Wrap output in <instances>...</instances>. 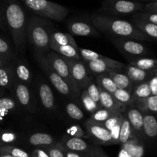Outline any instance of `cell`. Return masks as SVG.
<instances>
[{"label":"cell","instance_id":"7c38bea8","mask_svg":"<svg viewBox=\"0 0 157 157\" xmlns=\"http://www.w3.org/2000/svg\"><path fill=\"white\" fill-rule=\"evenodd\" d=\"M59 143L66 150L78 153L84 157H92V144H88L85 139L64 135Z\"/></svg>","mask_w":157,"mask_h":157},{"label":"cell","instance_id":"bcb514c9","mask_svg":"<svg viewBox=\"0 0 157 157\" xmlns=\"http://www.w3.org/2000/svg\"><path fill=\"white\" fill-rule=\"evenodd\" d=\"M152 95H157V76L155 75L148 81Z\"/></svg>","mask_w":157,"mask_h":157},{"label":"cell","instance_id":"ee69618b","mask_svg":"<svg viewBox=\"0 0 157 157\" xmlns=\"http://www.w3.org/2000/svg\"><path fill=\"white\" fill-rule=\"evenodd\" d=\"M43 149L46 150V152H47L50 157H65L64 152L58 145V143H56L55 145Z\"/></svg>","mask_w":157,"mask_h":157},{"label":"cell","instance_id":"816d5d0a","mask_svg":"<svg viewBox=\"0 0 157 157\" xmlns=\"http://www.w3.org/2000/svg\"><path fill=\"white\" fill-rule=\"evenodd\" d=\"M12 62H13V61H8V60H6L4 59V58L0 57V68H1V67H5V66H7L9 65V64H12Z\"/></svg>","mask_w":157,"mask_h":157},{"label":"cell","instance_id":"9a60e30c","mask_svg":"<svg viewBox=\"0 0 157 157\" xmlns=\"http://www.w3.org/2000/svg\"><path fill=\"white\" fill-rule=\"evenodd\" d=\"M67 29L71 35L82 37H98V30L92 25L85 21H72L67 24Z\"/></svg>","mask_w":157,"mask_h":157},{"label":"cell","instance_id":"4dcf8cb0","mask_svg":"<svg viewBox=\"0 0 157 157\" xmlns=\"http://www.w3.org/2000/svg\"><path fill=\"white\" fill-rule=\"evenodd\" d=\"M133 139H136V138L133 136L131 127H130V123H129V121L127 120V117L124 114V120H123L122 124H121V130H120L119 144H121V145L125 144Z\"/></svg>","mask_w":157,"mask_h":157},{"label":"cell","instance_id":"2e32d148","mask_svg":"<svg viewBox=\"0 0 157 157\" xmlns=\"http://www.w3.org/2000/svg\"><path fill=\"white\" fill-rule=\"evenodd\" d=\"M15 80L29 86L32 80V74L30 67L25 60H15L12 64Z\"/></svg>","mask_w":157,"mask_h":157},{"label":"cell","instance_id":"ba28073f","mask_svg":"<svg viewBox=\"0 0 157 157\" xmlns=\"http://www.w3.org/2000/svg\"><path fill=\"white\" fill-rule=\"evenodd\" d=\"M84 130L92 144L98 146L113 145L111 133L104 124L88 118L84 123Z\"/></svg>","mask_w":157,"mask_h":157},{"label":"cell","instance_id":"4316f807","mask_svg":"<svg viewBox=\"0 0 157 157\" xmlns=\"http://www.w3.org/2000/svg\"><path fill=\"white\" fill-rule=\"evenodd\" d=\"M132 23L140 30L143 33L145 34L149 38L157 40V25L153 23L144 21V20L136 18L134 17L132 18Z\"/></svg>","mask_w":157,"mask_h":157},{"label":"cell","instance_id":"ffe728a7","mask_svg":"<svg viewBox=\"0 0 157 157\" xmlns=\"http://www.w3.org/2000/svg\"><path fill=\"white\" fill-rule=\"evenodd\" d=\"M107 75L113 80L117 89H122V90L131 91L133 84L124 70H115V69H113V70L109 71Z\"/></svg>","mask_w":157,"mask_h":157},{"label":"cell","instance_id":"44dd1931","mask_svg":"<svg viewBox=\"0 0 157 157\" xmlns=\"http://www.w3.org/2000/svg\"><path fill=\"white\" fill-rule=\"evenodd\" d=\"M144 139H154L157 136V120L151 113H144Z\"/></svg>","mask_w":157,"mask_h":157},{"label":"cell","instance_id":"8fae6325","mask_svg":"<svg viewBox=\"0 0 157 157\" xmlns=\"http://www.w3.org/2000/svg\"><path fill=\"white\" fill-rule=\"evenodd\" d=\"M87 67L92 72V74L96 76L100 75L107 74L110 70H124L126 64L121 63L116 60L111 59L107 57H104L102 59H98L93 61L84 62Z\"/></svg>","mask_w":157,"mask_h":157},{"label":"cell","instance_id":"6da1fadb","mask_svg":"<svg viewBox=\"0 0 157 157\" xmlns=\"http://www.w3.org/2000/svg\"><path fill=\"white\" fill-rule=\"evenodd\" d=\"M90 22L100 32L113 38H127L140 41H151L132 22L105 14L90 15Z\"/></svg>","mask_w":157,"mask_h":157},{"label":"cell","instance_id":"7a4b0ae2","mask_svg":"<svg viewBox=\"0 0 157 157\" xmlns=\"http://www.w3.org/2000/svg\"><path fill=\"white\" fill-rule=\"evenodd\" d=\"M5 17L15 48L24 53L27 44V21L25 13L17 0H6Z\"/></svg>","mask_w":157,"mask_h":157},{"label":"cell","instance_id":"3957f363","mask_svg":"<svg viewBox=\"0 0 157 157\" xmlns=\"http://www.w3.org/2000/svg\"><path fill=\"white\" fill-rule=\"evenodd\" d=\"M52 23L48 19L40 17H31L27 21V42L33 46L35 52L46 54L50 51V35Z\"/></svg>","mask_w":157,"mask_h":157},{"label":"cell","instance_id":"cb8c5ba5","mask_svg":"<svg viewBox=\"0 0 157 157\" xmlns=\"http://www.w3.org/2000/svg\"><path fill=\"white\" fill-rule=\"evenodd\" d=\"M132 106L139 109L143 113H157V95H151L146 99L134 101Z\"/></svg>","mask_w":157,"mask_h":157},{"label":"cell","instance_id":"30bf717a","mask_svg":"<svg viewBox=\"0 0 157 157\" xmlns=\"http://www.w3.org/2000/svg\"><path fill=\"white\" fill-rule=\"evenodd\" d=\"M64 61L67 64L70 70L71 75L73 78L74 81L76 83L77 86L81 91L85 90L91 79L87 74V67L83 61L70 59V58H64Z\"/></svg>","mask_w":157,"mask_h":157},{"label":"cell","instance_id":"d6986e66","mask_svg":"<svg viewBox=\"0 0 157 157\" xmlns=\"http://www.w3.org/2000/svg\"><path fill=\"white\" fill-rule=\"evenodd\" d=\"M124 71L129 78V79L130 80L133 85L139 84V83L144 82V81H147V79L153 74V72L141 70V69L138 68V67L130 65V64L126 65Z\"/></svg>","mask_w":157,"mask_h":157},{"label":"cell","instance_id":"5bb4252c","mask_svg":"<svg viewBox=\"0 0 157 157\" xmlns=\"http://www.w3.org/2000/svg\"><path fill=\"white\" fill-rule=\"evenodd\" d=\"M12 88L19 105L27 111L35 112L33 98L29 86L15 80Z\"/></svg>","mask_w":157,"mask_h":157},{"label":"cell","instance_id":"d590c367","mask_svg":"<svg viewBox=\"0 0 157 157\" xmlns=\"http://www.w3.org/2000/svg\"><path fill=\"white\" fill-rule=\"evenodd\" d=\"M65 110L67 115L75 121H81L84 117L81 109L74 102L67 103L65 107Z\"/></svg>","mask_w":157,"mask_h":157},{"label":"cell","instance_id":"60d3db41","mask_svg":"<svg viewBox=\"0 0 157 157\" xmlns=\"http://www.w3.org/2000/svg\"><path fill=\"white\" fill-rule=\"evenodd\" d=\"M85 90H87L90 98L95 103H97V104L101 106V102H100V90L98 84L94 82V81H90V82L89 83Z\"/></svg>","mask_w":157,"mask_h":157},{"label":"cell","instance_id":"74e56055","mask_svg":"<svg viewBox=\"0 0 157 157\" xmlns=\"http://www.w3.org/2000/svg\"><path fill=\"white\" fill-rule=\"evenodd\" d=\"M0 152L6 153L13 157H31L30 155L26 151L12 145L0 147Z\"/></svg>","mask_w":157,"mask_h":157},{"label":"cell","instance_id":"277c9868","mask_svg":"<svg viewBox=\"0 0 157 157\" xmlns=\"http://www.w3.org/2000/svg\"><path fill=\"white\" fill-rule=\"evenodd\" d=\"M29 9L46 19L61 21L66 18L69 9L48 0H21Z\"/></svg>","mask_w":157,"mask_h":157},{"label":"cell","instance_id":"484cf974","mask_svg":"<svg viewBox=\"0 0 157 157\" xmlns=\"http://www.w3.org/2000/svg\"><path fill=\"white\" fill-rule=\"evenodd\" d=\"M12 64L0 68V87L3 88H12L15 81Z\"/></svg>","mask_w":157,"mask_h":157},{"label":"cell","instance_id":"e0dca14e","mask_svg":"<svg viewBox=\"0 0 157 157\" xmlns=\"http://www.w3.org/2000/svg\"><path fill=\"white\" fill-rule=\"evenodd\" d=\"M38 92L39 99L44 108L47 110H55V96L50 86L44 81H41L38 83Z\"/></svg>","mask_w":157,"mask_h":157},{"label":"cell","instance_id":"f907efd6","mask_svg":"<svg viewBox=\"0 0 157 157\" xmlns=\"http://www.w3.org/2000/svg\"><path fill=\"white\" fill-rule=\"evenodd\" d=\"M118 157H133L124 147H121V150H120V153H119V156Z\"/></svg>","mask_w":157,"mask_h":157},{"label":"cell","instance_id":"8d00e7d4","mask_svg":"<svg viewBox=\"0 0 157 157\" xmlns=\"http://www.w3.org/2000/svg\"><path fill=\"white\" fill-rule=\"evenodd\" d=\"M78 52H79L80 55H81V61H83L84 62L96 61V60L98 59H102V58H104L105 57L104 55H100V54L93 52L91 50H89V49L87 48H82L80 47H78Z\"/></svg>","mask_w":157,"mask_h":157},{"label":"cell","instance_id":"83f0119b","mask_svg":"<svg viewBox=\"0 0 157 157\" xmlns=\"http://www.w3.org/2000/svg\"><path fill=\"white\" fill-rule=\"evenodd\" d=\"M131 93L133 98V102L139 100L146 99L151 96L152 94L148 81L133 85Z\"/></svg>","mask_w":157,"mask_h":157},{"label":"cell","instance_id":"b9f144b4","mask_svg":"<svg viewBox=\"0 0 157 157\" xmlns=\"http://www.w3.org/2000/svg\"><path fill=\"white\" fill-rule=\"evenodd\" d=\"M133 17H134L136 18H139V19L144 20V21H148V22L153 23V24H155L157 25V13L147 12H137Z\"/></svg>","mask_w":157,"mask_h":157},{"label":"cell","instance_id":"e575fe53","mask_svg":"<svg viewBox=\"0 0 157 157\" xmlns=\"http://www.w3.org/2000/svg\"><path fill=\"white\" fill-rule=\"evenodd\" d=\"M117 112V111H113V110H107V109L104 108V107H101L99 110L95 111L94 113H91L89 119L95 121V122L104 124L108 118H110L112 115L116 113Z\"/></svg>","mask_w":157,"mask_h":157},{"label":"cell","instance_id":"836d02e7","mask_svg":"<svg viewBox=\"0 0 157 157\" xmlns=\"http://www.w3.org/2000/svg\"><path fill=\"white\" fill-rule=\"evenodd\" d=\"M81 100L82 101V104L84 107L85 108V110L87 112L90 113H94L95 111H97L98 110H99L100 108H101V106L99 104H98L97 103H95L91 98H90V96L87 94V90H83L81 93Z\"/></svg>","mask_w":157,"mask_h":157},{"label":"cell","instance_id":"1f68e13d","mask_svg":"<svg viewBox=\"0 0 157 157\" xmlns=\"http://www.w3.org/2000/svg\"><path fill=\"white\" fill-rule=\"evenodd\" d=\"M113 96L120 103L125 105L126 107H129L133 105V98L131 91H129V90H122V89H117L113 94Z\"/></svg>","mask_w":157,"mask_h":157},{"label":"cell","instance_id":"f1b7e54d","mask_svg":"<svg viewBox=\"0 0 157 157\" xmlns=\"http://www.w3.org/2000/svg\"><path fill=\"white\" fill-rule=\"evenodd\" d=\"M129 64L146 71L154 72L157 67V59L149 58H138L132 60Z\"/></svg>","mask_w":157,"mask_h":157},{"label":"cell","instance_id":"7dc6e473","mask_svg":"<svg viewBox=\"0 0 157 157\" xmlns=\"http://www.w3.org/2000/svg\"><path fill=\"white\" fill-rule=\"evenodd\" d=\"M31 157H50L46 150L43 148H36L32 151Z\"/></svg>","mask_w":157,"mask_h":157},{"label":"cell","instance_id":"ac0fdd59","mask_svg":"<svg viewBox=\"0 0 157 157\" xmlns=\"http://www.w3.org/2000/svg\"><path fill=\"white\" fill-rule=\"evenodd\" d=\"M100 90V102H101V107L107 109V110L117 111L121 113H124L127 110V107L120 103L112 94L108 92L105 91L101 87Z\"/></svg>","mask_w":157,"mask_h":157},{"label":"cell","instance_id":"f5cc1de1","mask_svg":"<svg viewBox=\"0 0 157 157\" xmlns=\"http://www.w3.org/2000/svg\"><path fill=\"white\" fill-rule=\"evenodd\" d=\"M0 28H1V29H5V28H6V24H5L4 18H3L1 12H0Z\"/></svg>","mask_w":157,"mask_h":157},{"label":"cell","instance_id":"7402d4cb","mask_svg":"<svg viewBox=\"0 0 157 157\" xmlns=\"http://www.w3.org/2000/svg\"><path fill=\"white\" fill-rule=\"evenodd\" d=\"M28 142L34 147L46 148L55 145V139L48 133H35L31 135L28 139Z\"/></svg>","mask_w":157,"mask_h":157},{"label":"cell","instance_id":"c3c4849f","mask_svg":"<svg viewBox=\"0 0 157 157\" xmlns=\"http://www.w3.org/2000/svg\"><path fill=\"white\" fill-rule=\"evenodd\" d=\"M58 145L59 146L60 148H61V150H62V151L64 152L65 157H84L82 155L79 154V153H75V152L73 151H70V150H66L65 148H64V147L61 145V144H60L59 142H58Z\"/></svg>","mask_w":157,"mask_h":157},{"label":"cell","instance_id":"d4e9b609","mask_svg":"<svg viewBox=\"0 0 157 157\" xmlns=\"http://www.w3.org/2000/svg\"><path fill=\"white\" fill-rule=\"evenodd\" d=\"M50 42L58 45H71L78 48V45L77 44L75 38L71 34L62 33L56 31H52L50 35Z\"/></svg>","mask_w":157,"mask_h":157},{"label":"cell","instance_id":"11a10c76","mask_svg":"<svg viewBox=\"0 0 157 157\" xmlns=\"http://www.w3.org/2000/svg\"><path fill=\"white\" fill-rule=\"evenodd\" d=\"M154 71H155V73H156V76H157V67H156V70Z\"/></svg>","mask_w":157,"mask_h":157},{"label":"cell","instance_id":"f35d334b","mask_svg":"<svg viewBox=\"0 0 157 157\" xmlns=\"http://www.w3.org/2000/svg\"><path fill=\"white\" fill-rule=\"evenodd\" d=\"M18 140L16 133L12 131H1L0 132V147L11 145L15 143Z\"/></svg>","mask_w":157,"mask_h":157},{"label":"cell","instance_id":"7bdbcfd3","mask_svg":"<svg viewBox=\"0 0 157 157\" xmlns=\"http://www.w3.org/2000/svg\"><path fill=\"white\" fill-rule=\"evenodd\" d=\"M16 108V103L10 98H0V109L6 111H11Z\"/></svg>","mask_w":157,"mask_h":157},{"label":"cell","instance_id":"f546056e","mask_svg":"<svg viewBox=\"0 0 157 157\" xmlns=\"http://www.w3.org/2000/svg\"><path fill=\"white\" fill-rule=\"evenodd\" d=\"M96 84H98V87L112 95L117 90V87L115 85L114 82L107 74H104V75H100L97 76Z\"/></svg>","mask_w":157,"mask_h":157},{"label":"cell","instance_id":"9f6ffc18","mask_svg":"<svg viewBox=\"0 0 157 157\" xmlns=\"http://www.w3.org/2000/svg\"><path fill=\"white\" fill-rule=\"evenodd\" d=\"M153 2H157V0H153Z\"/></svg>","mask_w":157,"mask_h":157},{"label":"cell","instance_id":"8992f818","mask_svg":"<svg viewBox=\"0 0 157 157\" xmlns=\"http://www.w3.org/2000/svg\"><path fill=\"white\" fill-rule=\"evenodd\" d=\"M101 9L105 15L114 16L137 13L144 9V6L141 3L130 0H104Z\"/></svg>","mask_w":157,"mask_h":157},{"label":"cell","instance_id":"9c48e42d","mask_svg":"<svg viewBox=\"0 0 157 157\" xmlns=\"http://www.w3.org/2000/svg\"><path fill=\"white\" fill-rule=\"evenodd\" d=\"M115 47L126 58L133 59L144 56L147 48L141 41L127 38H113L112 39Z\"/></svg>","mask_w":157,"mask_h":157},{"label":"cell","instance_id":"52a82bcc","mask_svg":"<svg viewBox=\"0 0 157 157\" xmlns=\"http://www.w3.org/2000/svg\"><path fill=\"white\" fill-rule=\"evenodd\" d=\"M44 55H45L46 58H47L48 61L52 67V68L71 87L74 93L78 98L81 95V91L77 86L75 81H74L73 78L71 75L68 65L66 63V61H64V57L61 56L59 54L56 53V52H53V51H52V52L49 51L48 53L44 54Z\"/></svg>","mask_w":157,"mask_h":157},{"label":"cell","instance_id":"5b68a950","mask_svg":"<svg viewBox=\"0 0 157 157\" xmlns=\"http://www.w3.org/2000/svg\"><path fill=\"white\" fill-rule=\"evenodd\" d=\"M34 56H35V60H36L37 63L38 64L39 67L45 73L48 78H49V81H51L52 85L55 87V89L60 94L64 95V97H67V98H71V99L76 100L78 97L74 93L71 87L52 68V67L49 64L47 58H46L45 55L43 53H41V52H35Z\"/></svg>","mask_w":157,"mask_h":157},{"label":"cell","instance_id":"f6af8a7d","mask_svg":"<svg viewBox=\"0 0 157 157\" xmlns=\"http://www.w3.org/2000/svg\"><path fill=\"white\" fill-rule=\"evenodd\" d=\"M92 157H109L101 146L92 144Z\"/></svg>","mask_w":157,"mask_h":157},{"label":"cell","instance_id":"6f0895ef","mask_svg":"<svg viewBox=\"0 0 157 157\" xmlns=\"http://www.w3.org/2000/svg\"><path fill=\"white\" fill-rule=\"evenodd\" d=\"M2 94V90H0V94Z\"/></svg>","mask_w":157,"mask_h":157},{"label":"cell","instance_id":"ab89813d","mask_svg":"<svg viewBox=\"0 0 157 157\" xmlns=\"http://www.w3.org/2000/svg\"><path fill=\"white\" fill-rule=\"evenodd\" d=\"M67 134L68 136L71 137H78V138H82V139H88V136H87V133H86L85 130L82 128L80 125L75 124V125L71 126L68 127L66 131Z\"/></svg>","mask_w":157,"mask_h":157},{"label":"cell","instance_id":"603a6c76","mask_svg":"<svg viewBox=\"0 0 157 157\" xmlns=\"http://www.w3.org/2000/svg\"><path fill=\"white\" fill-rule=\"evenodd\" d=\"M49 47H50V50L59 54L64 58L81 61V55L78 52V48H77L71 45H58V44L51 42L49 43Z\"/></svg>","mask_w":157,"mask_h":157},{"label":"cell","instance_id":"4fadbf2b","mask_svg":"<svg viewBox=\"0 0 157 157\" xmlns=\"http://www.w3.org/2000/svg\"><path fill=\"white\" fill-rule=\"evenodd\" d=\"M124 114L130 123L133 136L140 142L144 140L143 131L144 113L134 106H130L127 107Z\"/></svg>","mask_w":157,"mask_h":157},{"label":"cell","instance_id":"681fc988","mask_svg":"<svg viewBox=\"0 0 157 157\" xmlns=\"http://www.w3.org/2000/svg\"><path fill=\"white\" fill-rule=\"evenodd\" d=\"M144 10H145V12H154V13H157V2H153L148 3V4H147L144 6Z\"/></svg>","mask_w":157,"mask_h":157},{"label":"cell","instance_id":"db71d44e","mask_svg":"<svg viewBox=\"0 0 157 157\" xmlns=\"http://www.w3.org/2000/svg\"><path fill=\"white\" fill-rule=\"evenodd\" d=\"M0 157H13L11 155L8 154L6 153H3V152H0Z\"/></svg>","mask_w":157,"mask_h":157},{"label":"cell","instance_id":"d6a6232c","mask_svg":"<svg viewBox=\"0 0 157 157\" xmlns=\"http://www.w3.org/2000/svg\"><path fill=\"white\" fill-rule=\"evenodd\" d=\"M0 57L9 61L16 60V55L12 50L10 44L2 38H0Z\"/></svg>","mask_w":157,"mask_h":157}]
</instances>
